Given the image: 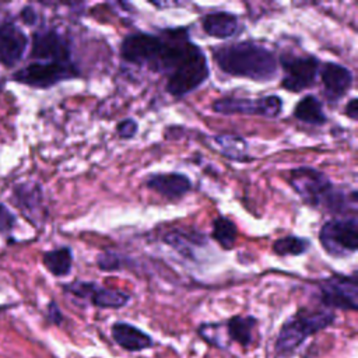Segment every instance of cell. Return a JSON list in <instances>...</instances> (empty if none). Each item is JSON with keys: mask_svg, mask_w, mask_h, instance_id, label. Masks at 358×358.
<instances>
[{"mask_svg": "<svg viewBox=\"0 0 358 358\" xmlns=\"http://www.w3.org/2000/svg\"><path fill=\"white\" fill-rule=\"evenodd\" d=\"M48 319L53 324H60L63 322V313L55 301H50L48 305Z\"/></svg>", "mask_w": 358, "mask_h": 358, "instance_id": "obj_29", "label": "cell"}, {"mask_svg": "<svg viewBox=\"0 0 358 358\" xmlns=\"http://www.w3.org/2000/svg\"><path fill=\"white\" fill-rule=\"evenodd\" d=\"M63 289L66 294L81 301H88L91 305L101 309H119L126 306L130 301L129 294L119 289L105 288L94 281L76 280L64 284Z\"/></svg>", "mask_w": 358, "mask_h": 358, "instance_id": "obj_11", "label": "cell"}, {"mask_svg": "<svg viewBox=\"0 0 358 358\" xmlns=\"http://www.w3.org/2000/svg\"><path fill=\"white\" fill-rule=\"evenodd\" d=\"M162 241L189 260H196V249L207 245V236L196 229H173L166 232Z\"/></svg>", "mask_w": 358, "mask_h": 358, "instance_id": "obj_15", "label": "cell"}, {"mask_svg": "<svg viewBox=\"0 0 358 358\" xmlns=\"http://www.w3.org/2000/svg\"><path fill=\"white\" fill-rule=\"evenodd\" d=\"M213 59L218 69L232 77L267 83L278 74V59L273 50L252 41L217 46Z\"/></svg>", "mask_w": 358, "mask_h": 358, "instance_id": "obj_3", "label": "cell"}, {"mask_svg": "<svg viewBox=\"0 0 358 358\" xmlns=\"http://www.w3.org/2000/svg\"><path fill=\"white\" fill-rule=\"evenodd\" d=\"M145 186L168 200H179L192 189V180L182 172L151 173L145 178Z\"/></svg>", "mask_w": 358, "mask_h": 358, "instance_id": "obj_14", "label": "cell"}, {"mask_svg": "<svg viewBox=\"0 0 358 358\" xmlns=\"http://www.w3.org/2000/svg\"><path fill=\"white\" fill-rule=\"evenodd\" d=\"M116 131H117V134H119L122 138L130 140V138H133V137L137 134V131H138V123H137V120H134V119H131V117H126V119H123V120H120V122L117 123Z\"/></svg>", "mask_w": 358, "mask_h": 358, "instance_id": "obj_26", "label": "cell"}, {"mask_svg": "<svg viewBox=\"0 0 358 358\" xmlns=\"http://www.w3.org/2000/svg\"><path fill=\"white\" fill-rule=\"evenodd\" d=\"M20 18L27 25H35L38 21V13L32 6H25L20 11Z\"/></svg>", "mask_w": 358, "mask_h": 358, "instance_id": "obj_28", "label": "cell"}, {"mask_svg": "<svg viewBox=\"0 0 358 358\" xmlns=\"http://www.w3.org/2000/svg\"><path fill=\"white\" fill-rule=\"evenodd\" d=\"M319 301L329 309L357 310L358 278L357 274H331L317 284Z\"/></svg>", "mask_w": 358, "mask_h": 358, "instance_id": "obj_7", "label": "cell"}, {"mask_svg": "<svg viewBox=\"0 0 358 358\" xmlns=\"http://www.w3.org/2000/svg\"><path fill=\"white\" fill-rule=\"evenodd\" d=\"M238 229L232 220L225 215H218L213 220L211 238L224 249L231 250L236 242Z\"/></svg>", "mask_w": 358, "mask_h": 358, "instance_id": "obj_23", "label": "cell"}, {"mask_svg": "<svg viewBox=\"0 0 358 358\" xmlns=\"http://www.w3.org/2000/svg\"><path fill=\"white\" fill-rule=\"evenodd\" d=\"M319 71L323 84V94L330 103L338 102L354 84L352 71L340 63L326 62Z\"/></svg>", "mask_w": 358, "mask_h": 358, "instance_id": "obj_12", "label": "cell"}, {"mask_svg": "<svg viewBox=\"0 0 358 358\" xmlns=\"http://www.w3.org/2000/svg\"><path fill=\"white\" fill-rule=\"evenodd\" d=\"M310 248V241L308 238L296 236V235H287L278 238L273 243V252L280 256H301L306 253Z\"/></svg>", "mask_w": 358, "mask_h": 358, "instance_id": "obj_24", "label": "cell"}, {"mask_svg": "<svg viewBox=\"0 0 358 358\" xmlns=\"http://www.w3.org/2000/svg\"><path fill=\"white\" fill-rule=\"evenodd\" d=\"M110 333L115 343L126 351L136 352L150 348L154 344L152 338L147 333L127 322H115L112 324Z\"/></svg>", "mask_w": 358, "mask_h": 358, "instance_id": "obj_17", "label": "cell"}, {"mask_svg": "<svg viewBox=\"0 0 358 358\" xmlns=\"http://www.w3.org/2000/svg\"><path fill=\"white\" fill-rule=\"evenodd\" d=\"M42 263L55 277H66L73 267V252L69 246L48 250L42 256Z\"/></svg>", "mask_w": 358, "mask_h": 358, "instance_id": "obj_20", "label": "cell"}, {"mask_svg": "<svg viewBox=\"0 0 358 358\" xmlns=\"http://www.w3.org/2000/svg\"><path fill=\"white\" fill-rule=\"evenodd\" d=\"M78 74L80 71L74 62H32L14 71L13 81L32 88L46 90L62 81L73 80Z\"/></svg>", "mask_w": 358, "mask_h": 358, "instance_id": "obj_6", "label": "cell"}, {"mask_svg": "<svg viewBox=\"0 0 358 358\" xmlns=\"http://www.w3.org/2000/svg\"><path fill=\"white\" fill-rule=\"evenodd\" d=\"M211 108L221 115H256L274 119L281 115L284 101L278 95H266L256 99L225 96L214 101Z\"/></svg>", "mask_w": 358, "mask_h": 358, "instance_id": "obj_8", "label": "cell"}, {"mask_svg": "<svg viewBox=\"0 0 358 358\" xmlns=\"http://www.w3.org/2000/svg\"><path fill=\"white\" fill-rule=\"evenodd\" d=\"M203 31L217 39H229L241 29L239 18L229 11H211L201 18Z\"/></svg>", "mask_w": 358, "mask_h": 358, "instance_id": "obj_16", "label": "cell"}, {"mask_svg": "<svg viewBox=\"0 0 358 358\" xmlns=\"http://www.w3.org/2000/svg\"><path fill=\"white\" fill-rule=\"evenodd\" d=\"M294 117L302 123L313 126H322L327 122V116L323 110V102L313 94H308L296 102L294 108Z\"/></svg>", "mask_w": 358, "mask_h": 358, "instance_id": "obj_18", "label": "cell"}, {"mask_svg": "<svg viewBox=\"0 0 358 358\" xmlns=\"http://www.w3.org/2000/svg\"><path fill=\"white\" fill-rule=\"evenodd\" d=\"M29 57L36 62H73L71 43L64 34L55 28L39 29L32 35Z\"/></svg>", "mask_w": 358, "mask_h": 358, "instance_id": "obj_10", "label": "cell"}, {"mask_svg": "<svg viewBox=\"0 0 358 358\" xmlns=\"http://www.w3.org/2000/svg\"><path fill=\"white\" fill-rule=\"evenodd\" d=\"M150 4L158 7V8H166V7H180L183 6V3H169V1H165V3H161V1H150Z\"/></svg>", "mask_w": 358, "mask_h": 358, "instance_id": "obj_31", "label": "cell"}, {"mask_svg": "<svg viewBox=\"0 0 358 358\" xmlns=\"http://www.w3.org/2000/svg\"><path fill=\"white\" fill-rule=\"evenodd\" d=\"M213 140L224 157L238 162H246L252 159L248 154V143L242 137L234 134H218L214 136Z\"/></svg>", "mask_w": 358, "mask_h": 358, "instance_id": "obj_22", "label": "cell"}, {"mask_svg": "<svg viewBox=\"0 0 358 358\" xmlns=\"http://www.w3.org/2000/svg\"><path fill=\"white\" fill-rule=\"evenodd\" d=\"M96 266L102 271H119L124 266V259L115 250H103L96 257Z\"/></svg>", "mask_w": 358, "mask_h": 358, "instance_id": "obj_25", "label": "cell"}, {"mask_svg": "<svg viewBox=\"0 0 358 358\" xmlns=\"http://www.w3.org/2000/svg\"><path fill=\"white\" fill-rule=\"evenodd\" d=\"M289 186L310 207L326 210L341 217L357 215L358 193L355 189L337 187L329 176L313 166H296L291 169Z\"/></svg>", "mask_w": 358, "mask_h": 358, "instance_id": "obj_2", "label": "cell"}, {"mask_svg": "<svg viewBox=\"0 0 358 358\" xmlns=\"http://www.w3.org/2000/svg\"><path fill=\"white\" fill-rule=\"evenodd\" d=\"M14 204L24 211H36L43 200V192L38 182H22L13 189Z\"/></svg>", "mask_w": 358, "mask_h": 358, "instance_id": "obj_19", "label": "cell"}, {"mask_svg": "<svg viewBox=\"0 0 358 358\" xmlns=\"http://www.w3.org/2000/svg\"><path fill=\"white\" fill-rule=\"evenodd\" d=\"M28 48V36L13 21L0 22V63L15 66Z\"/></svg>", "mask_w": 358, "mask_h": 358, "instance_id": "obj_13", "label": "cell"}, {"mask_svg": "<svg viewBox=\"0 0 358 358\" xmlns=\"http://www.w3.org/2000/svg\"><path fill=\"white\" fill-rule=\"evenodd\" d=\"M282 69L281 87L289 92H301L310 88L320 69V60L315 55L308 56H281Z\"/></svg>", "mask_w": 358, "mask_h": 358, "instance_id": "obj_9", "label": "cell"}, {"mask_svg": "<svg viewBox=\"0 0 358 358\" xmlns=\"http://www.w3.org/2000/svg\"><path fill=\"white\" fill-rule=\"evenodd\" d=\"M17 217L10 211L8 207L0 203V234H8L15 225Z\"/></svg>", "mask_w": 358, "mask_h": 358, "instance_id": "obj_27", "label": "cell"}, {"mask_svg": "<svg viewBox=\"0 0 358 358\" xmlns=\"http://www.w3.org/2000/svg\"><path fill=\"white\" fill-rule=\"evenodd\" d=\"M336 316L331 310H310L299 309L295 315L288 317L277 336L275 352L278 357H291L299 345L315 333L333 324Z\"/></svg>", "mask_w": 358, "mask_h": 358, "instance_id": "obj_4", "label": "cell"}, {"mask_svg": "<svg viewBox=\"0 0 358 358\" xmlns=\"http://www.w3.org/2000/svg\"><path fill=\"white\" fill-rule=\"evenodd\" d=\"M317 238L323 250L334 259H343L355 253L358 249L357 215L336 217L326 221L320 227Z\"/></svg>", "mask_w": 358, "mask_h": 358, "instance_id": "obj_5", "label": "cell"}, {"mask_svg": "<svg viewBox=\"0 0 358 358\" xmlns=\"http://www.w3.org/2000/svg\"><path fill=\"white\" fill-rule=\"evenodd\" d=\"M344 113H345V116L347 117H350L351 120H358V99L354 96V98H351L348 102H347V105H345V108H344Z\"/></svg>", "mask_w": 358, "mask_h": 358, "instance_id": "obj_30", "label": "cell"}, {"mask_svg": "<svg viewBox=\"0 0 358 358\" xmlns=\"http://www.w3.org/2000/svg\"><path fill=\"white\" fill-rule=\"evenodd\" d=\"M256 324L257 320L253 316H234L224 323L228 338L243 347H248L252 343V333Z\"/></svg>", "mask_w": 358, "mask_h": 358, "instance_id": "obj_21", "label": "cell"}, {"mask_svg": "<svg viewBox=\"0 0 358 358\" xmlns=\"http://www.w3.org/2000/svg\"><path fill=\"white\" fill-rule=\"evenodd\" d=\"M123 62L165 76L166 91L182 98L197 90L210 76L208 60L186 27L165 28L159 34L133 32L120 43Z\"/></svg>", "mask_w": 358, "mask_h": 358, "instance_id": "obj_1", "label": "cell"}]
</instances>
